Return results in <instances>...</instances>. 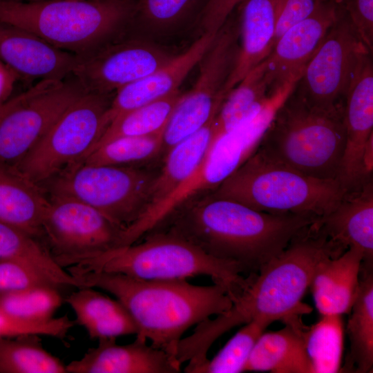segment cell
<instances>
[{"mask_svg":"<svg viewBox=\"0 0 373 373\" xmlns=\"http://www.w3.org/2000/svg\"><path fill=\"white\" fill-rule=\"evenodd\" d=\"M318 220L259 211L209 191L182 202L153 231L175 234L213 257L238 264L250 275Z\"/></svg>","mask_w":373,"mask_h":373,"instance_id":"obj_1","label":"cell"},{"mask_svg":"<svg viewBox=\"0 0 373 373\" xmlns=\"http://www.w3.org/2000/svg\"><path fill=\"white\" fill-rule=\"evenodd\" d=\"M71 275L81 287H98L113 294L135 323L136 337L175 358L178 342L187 329L233 305L227 289L215 283L200 286L183 279L149 280L106 271Z\"/></svg>","mask_w":373,"mask_h":373,"instance_id":"obj_2","label":"cell"},{"mask_svg":"<svg viewBox=\"0 0 373 373\" xmlns=\"http://www.w3.org/2000/svg\"><path fill=\"white\" fill-rule=\"evenodd\" d=\"M345 251L314 223L257 274H251L249 283L233 300L228 314L237 326L253 320L271 324L309 314L312 308L302 299L318 264Z\"/></svg>","mask_w":373,"mask_h":373,"instance_id":"obj_3","label":"cell"},{"mask_svg":"<svg viewBox=\"0 0 373 373\" xmlns=\"http://www.w3.org/2000/svg\"><path fill=\"white\" fill-rule=\"evenodd\" d=\"M135 0H0V22L85 58L133 19Z\"/></svg>","mask_w":373,"mask_h":373,"instance_id":"obj_4","label":"cell"},{"mask_svg":"<svg viewBox=\"0 0 373 373\" xmlns=\"http://www.w3.org/2000/svg\"><path fill=\"white\" fill-rule=\"evenodd\" d=\"M345 142L344 105L321 108L294 89L277 111L259 147L305 175L338 180Z\"/></svg>","mask_w":373,"mask_h":373,"instance_id":"obj_5","label":"cell"},{"mask_svg":"<svg viewBox=\"0 0 373 373\" xmlns=\"http://www.w3.org/2000/svg\"><path fill=\"white\" fill-rule=\"evenodd\" d=\"M138 244L122 247L100 256L70 266V274L106 271L149 280H186L207 276L224 287L232 301L246 288L237 263L213 257L187 240L169 231H153Z\"/></svg>","mask_w":373,"mask_h":373,"instance_id":"obj_6","label":"cell"},{"mask_svg":"<svg viewBox=\"0 0 373 373\" xmlns=\"http://www.w3.org/2000/svg\"><path fill=\"white\" fill-rule=\"evenodd\" d=\"M212 192L259 211L318 219L332 211L347 193L338 180L305 175L260 147Z\"/></svg>","mask_w":373,"mask_h":373,"instance_id":"obj_7","label":"cell"},{"mask_svg":"<svg viewBox=\"0 0 373 373\" xmlns=\"http://www.w3.org/2000/svg\"><path fill=\"white\" fill-rule=\"evenodd\" d=\"M158 172L79 162L39 186L47 195L69 197L93 207L126 229L149 206Z\"/></svg>","mask_w":373,"mask_h":373,"instance_id":"obj_8","label":"cell"},{"mask_svg":"<svg viewBox=\"0 0 373 373\" xmlns=\"http://www.w3.org/2000/svg\"><path fill=\"white\" fill-rule=\"evenodd\" d=\"M110 93L86 92L15 166L41 185L90 154L110 124Z\"/></svg>","mask_w":373,"mask_h":373,"instance_id":"obj_9","label":"cell"},{"mask_svg":"<svg viewBox=\"0 0 373 373\" xmlns=\"http://www.w3.org/2000/svg\"><path fill=\"white\" fill-rule=\"evenodd\" d=\"M239 49V25L232 12L199 62L200 73L195 84L182 95L164 128V155L216 117L227 96L225 86L235 67Z\"/></svg>","mask_w":373,"mask_h":373,"instance_id":"obj_10","label":"cell"},{"mask_svg":"<svg viewBox=\"0 0 373 373\" xmlns=\"http://www.w3.org/2000/svg\"><path fill=\"white\" fill-rule=\"evenodd\" d=\"M73 79H41L0 106V164L15 166L86 93Z\"/></svg>","mask_w":373,"mask_h":373,"instance_id":"obj_11","label":"cell"},{"mask_svg":"<svg viewBox=\"0 0 373 373\" xmlns=\"http://www.w3.org/2000/svg\"><path fill=\"white\" fill-rule=\"evenodd\" d=\"M42 242L62 268L122 247L125 229L93 207L74 198L48 195Z\"/></svg>","mask_w":373,"mask_h":373,"instance_id":"obj_12","label":"cell"},{"mask_svg":"<svg viewBox=\"0 0 373 373\" xmlns=\"http://www.w3.org/2000/svg\"><path fill=\"white\" fill-rule=\"evenodd\" d=\"M339 7L337 19L305 66L294 88L308 102L325 108L344 105L346 90L358 57L367 48L342 7Z\"/></svg>","mask_w":373,"mask_h":373,"instance_id":"obj_13","label":"cell"},{"mask_svg":"<svg viewBox=\"0 0 373 373\" xmlns=\"http://www.w3.org/2000/svg\"><path fill=\"white\" fill-rule=\"evenodd\" d=\"M174 57L152 43L128 41L81 58L72 75L86 91L111 93L148 76Z\"/></svg>","mask_w":373,"mask_h":373,"instance_id":"obj_14","label":"cell"},{"mask_svg":"<svg viewBox=\"0 0 373 373\" xmlns=\"http://www.w3.org/2000/svg\"><path fill=\"white\" fill-rule=\"evenodd\" d=\"M346 142L338 181L347 191H353L372 180L365 176L363 155L373 136V64L358 62L349 82L344 98Z\"/></svg>","mask_w":373,"mask_h":373,"instance_id":"obj_15","label":"cell"},{"mask_svg":"<svg viewBox=\"0 0 373 373\" xmlns=\"http://www.w3.org/2000/svg\"><path fill=\"white\" fill-rule=\"evenodd\" d=\"M339 11L338 3L326 1L315 13L290 27L276 40L265 59L274 91L301 76Z\"/></svg>","mask_w":373,"mask_h":373,"instance_id":"obj_16","label":"cell"},{"mask_svg":"<svg viewBox=\"0 0 373 373\" xmlns=\"http://www.w3.org/2000/svg\"><path fill=\"white\" fill-rule=\"evenodd\" d=\"M80 59L28 31L0 22V61L16 75L64 79L73 74Z\"/></svg>","mask_w":373,"mask_h":373,"instance_id":"obj_17","label":"cell"},{"mask_svg":"<svg viewBox=\"0 0 373 373\" xmlns=\"http://www.w3.org/2000/svg\"><path fill=\"white\" fill-rule=\"evenodd\" d=\"M79 360L66 365L67 373H178L181 364L163 350L137 338L117 345L116 338L98 340Z\"/></svg>","mask_w":373,"mask_h":373,"instance_id":"obj_18","label":"cell"},{"mask_svg":"<svg viewBox=\"0 0 373 373\" xmlns=\"http://www.w3.org/2000/svg\"><path fill=\"white\" fill-rule=\"evenodd\" d=\"M216 33L202 32L183 53L148 76L115 92L108 111L110 122L116 117L178 90L191 70L200 61Z\"/></svg>","mask_w":373,"mask_h":373,"instance_id":"obj_19","label":"cell"},{"mask_svg":"<svg viewBox=\"0 0 373 373\" xmlns=\"http://www.w3.org/2000/svg\"><path fill=\"white\" fill-rule=\"evenodd\" d=\"M332 242L343 249L354 248L363 255L366 270L373 260L372 180L358 189L347 192L339 204L316 222Z\"/></svg>","mask_w":373,"mask_h":373,"instance_id":"obj_20","label":"cell"},{"mask_svg":"<svg viewBox=\"0 0 373 373\" xmlns=\"http://www.w3.org/2000/svg\"><path fill=\"white\" fill-rule=\"evenodd\" d=\"M279 0H242L233 10L239 25L240 49L225 86L227 94L271 52Z\"/></svg>","mask_w":373,"mask_h":373,"instance_id":"obj_21","label":"cell"},{"mask_svg":"<svg viewBox=\"0 0 373 373\" xmlns=\"http://www.w3.org/2000/svg\"><path fill=\"white\" fill-rule=\"evenodd\" d=\"M362 263V254L350 247L318 264L309 287L321 316L350 313L359 290Z\"/></svg>","mask_w":373,"mask_h":373,"instance_id":"obj_22","label":"cell"},{"mask_svg":"<svg viewBox=\"0 0 373 373\" xmlns=\"http://www.w3.org/2000/svg\"><path fill=\"white\" fill-rule=\"evenodd\" d=\"M48 204V196L41 186L15 166L0 164V222L42 242V221Z\"/></svg>","mask_w":373,"mask_h":373,"instance_id":"obj_23","label":"cell"},{"mask_svg":"<svg viewBox=\"0 0 373 373\" xmlns=\"http://www.w3.org/2000/svg\"><path fill=\"white\" fill-rule=\"evenodd\" d=\"M285 327L263 332L257 340L245 371L272 373H312L305 349V326L300 316L283 321Z\"/></svg>","mask_w":373,"mask_h":373,"instance_id":"obj_24","label":"cell"},{"mask_svg":"<svg viewBox=\"0 0 373 373\" xmlns=\"http://www.w3.org/2000/svg\"><path fill=\"white\" fill-rule=\"evenodd\" d=\"M64 298L74 311L77 324L92 339L137 334V327L122 304L90 287H82Z\"/></svg>","mask_w":373,"mask_h":373,"instance_id":"obj_25","label":"cell"},{"mask_svg":"<svg viewBox=\"0 0 373 373\" xmlns=\"http://www.w3.org/2000/svg\"><path fill=\"white\" fill-rule=\"evenodd\" d=\"M214 119L165 154L164 165L158 172L146 210L169 196L195 171L213 140Z\"/></svg>","mask_w":373,"mask_h":373,"instance_id":"obj_26","label":"cell"},{"mask_svg":"<svg viewBox=\"0 0 373 373\" xmlns=\"http://www.w3.org/2000/svg\"><path fill=\"white\" fill-rule=\"evenodd\" d=\"M357 297L347 325L350 349L343 370L372 372L373 367V276L361 269Z\"/></svg>","mask_w":373,"mask_h":373,"instance_id":"obj_27","label":"cell"},{"mask_svg":"<svg viewBox=\"0 0 373 373\" xmlns=\"http://www.w3.org/2000/svg\"><path fill=\"white\" fill-rule=\"evenodd\" d=\"M274 92L264 59L227 94L214 119L213 139L257 111Z\"/></svg>","mask_w":373,"mask_h":373,"instance_id":"obj_28","label":"cell"},{"mask_svg":"<svg viewBox=\"0 0 373 373\" xmlns=\"http://www.w3.org/2000/svg\"><path fill=\"white\" fill-rule=\"evenodd\" d=\"M15 259L35 268L60 288L80 285L61 267L38 239L17 227L0 222V261Z\"/></svg>","mask_w":373,"mask_h":373,"instance_id":"obj_29","label":"cell"},{"mask_svg":"<svg viewBox=\"0 0 373 373\" xmlns=\"http://www.w3.org/2000/svg\"><path fill=\"white\" fill-rule=\"evenodd\" d=\"M182 95L178 89L165 97L115 117L91 152L117 138L163 133Z\"/></svg>","mask_w":373,"mask_h":373,"instance_id":"obj_30","label":"cell"},{"mask_svg":"<svg viewBox=\"0 0 373 373\" xmlns=\"http://www.w3.org/2000/svg\"><path fill=\"white\" fill-rule=\"evenodd\" d=\"M0 373H67L66 365L47 352L40 335L0 338Z\"/></svg>","mask_w":373,"mask_h":373,"instance_id":"obj_31","label":"cell"},{"mask_svg":"<svg viewBox=\"0 0 373 373\" xmlns=\"http://www.w3.org/2000/svg\"><path fill=\"white\" fill-rule=\"evenodd\" d=\"M341 315H323L303 332L305 349L312 373H335L341 370L343 323Z\"/></svg>","mask_w":373,"mask_h":373,"instance_id":"obj_32","label":"cell"},{"mask_svg":"<svg viewBox=\"0 0 373 373\" xmlns=\"http://www.w3.org/2000/svg\"><path fill=\"white\" fill-rule=\"evenodd\" d=\"M63 302L60 288L51 285L0 291V309L31 322H45L54 318Z\"/></svg>","mask_w":373,"mask_h":373,"instance_id":"obj_33","label":"cell"},{"mask_svg":"<svg viewBox=\"0 0 373 373\" xmlns=\"http://www.w3.org/2000/svg\"><path fill=\"white\" fill-rule=\"evenodd\" d=\"M163 133L146 136L124 137L93 151L82 162L90 164L136 166L163 153Z\"/></svg>","mask_w":373,"mask_h":373,"instance_id":"obj_34","label":"cell"},{"mask_svg":"<svg viewBox=\"0 0 373 373\" xmlns=\"http://www.w3.org/2000/svg\"><path fill=\"white\" fill-rule=\"evenodd\" d=\"M269 323L253 320L242 327L219 352L194 367L190 373H239L245 372L253 348Z\"/></svg>","mask_w":373,"mask_h":373,"instance_id":"obj_35","label":"cell"},{"mask_svg":"<svg viewBox=\"0 0 373 373\" xmlns=\"http://www.w3.org/2000/svg\"><path fill=\"white\" fill-rule=\"evenodd\" d=\"M208 0H135L133 19L151 30H170L196 18Z\"/></svg>","mask_w":373,"mask_h":373,"instance_id":"obj_36","label":"cell"},{"mask_svg":"<svg viewBox=\"0 0 373 373\" xmlns=\"http://www.w3.org/2000/svg\"><path fill=\"white\" fill-rule=\"evenodd\" d=\"M75 325V320H70L67 315L45 322H31L15 317L0 309V338L38 334L63 340Z\"/></svg>","mask_w":373,"mask_h":373,"instance_id":"obj_37","label":"cell"},{"mask_svg":"<svg viewBox=\"0 0 373 373\" xmlns=\"http://www.w3.org/2000/svg\"><path fill=\"white\" fill-rule=\"evenodd\" d=\"M40 285H51L60 288L27 263L15 259L0 261V291H15Z\"/></svg>","mask_w":373,"mask_h":373,"instance_id":"obj_38","label":"cell"},{"mask_svg":"<svg viewBox=\"0 0 373 373\" xmlns=\"http://www.w3.org/2000/svg\"><path fill=\"white\" fill-rule=\"evenodd\" d=\"M325 2V0H279L273 46L287 29L312 15Z\"/></svg>","mask_w":373,"mask_h":373,"instance_id":"obj_39","label":"cell"},{"mask_svg":"<svg viewBox=\"0 0 373 373\" xmlns=\"http://www.w3.org/2000/svg\"><path fill=\"white\" fill-rule=\"evenodd\" d=\"M365 46L373 49V0H338Z\"/></svg>","mask_w":373,"mask_h":373,"instance_id":"obj_40","label":"cell"},{"mask_svg":"<svg viewBox=\"0 0 373 373\" xmlns=\"http://www.w3.org/2000/svg\"><path fill=\"white\" fill-rule=\"evenodd\" d=\"M241 1L208 0L197 19L202 32H218Z\"/></svg>","mask_w":373,"mask_h":373,"instance_id":"obj_41","label":"cell"},{"mask_svg":"<svg viewBox=\"0 0 373 373\" xmlns=\"http://www.w3.org/2000/svg\"><path fill=\"white\" fill-rule=\"evenodd\" d=\"M16 76L0 61V106L8 99Z\"/></svg>","mask_w":373,"mask_h":373,"instance_id":"obj_42","label":"cell"},{"mask_svg":"<svg viewBox=\"0 0 373 373\" xmlns=\"http://www.w3.org/2000/svg\"><path fill=\"white\" fill-rule=\"evenodd\" d=\"M326 1H332V2H335V3H337L338 1V0H325Z\"/></svg>","mask_w":373,"mask_h":373,"instance_id":"obj_43","label":"cell"},{"mask_svg":"<svg viewBox=\"0 0 373 373\" xmlns=\"http://www.w3.org/2000/svg\"><path fill=\"white\" fill-rule=\"evenodd\" d=\"M17 1H34V0H17Z\"/></svg>","mask_w":373,"mask_h":373,"instance_id":"obj_44","label":"cell"}]
</instances>
